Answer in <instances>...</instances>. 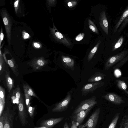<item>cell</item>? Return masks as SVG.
<instances>
[{
  "label": "cell",
  "mask_w": 128,
  "mask_h": 128,
  "mask_svg": "<svg viewBox=\"0 0 128 128\" xmlns=\"http://www.w3.org/2000/svg\"><path fill=\"white\" fill-rule=\"evenodd\" d=\"M104 84V82L99 81L86 84L82 88V95L86 96L89 93H93L97 88L101 87Z\"/></svg>",
  "instance_id": "ba28073f"
},
{
  "label": "cell",
  "mask_w": 128,
  "mask_h": 128,
  "mask_svg": "<svg viewBox=\"0 0 128 128\" xmlns=\"http://www.w3.org/2000/svg\"><path fill=\"white\" fill-rule=\"evenodd\" d=\"M72 94L71 91L68 92L63 100L55 104L52 111L55 112H59L66 110L71 100Z\"/></svg>",
  "instance_id": "3957f363"
},
{
  "label": "cell",
  "mask_w": 128,
  "mask_h": 128,
  "mask_svg": "<svg viewBox=\"0 0 128 128\" xmlns=\"http://www.w3.org/2000/svg\"><path fill=\"white\" fill-rule=\"evenodd\" d=\"M34 128H49L46 127L44 126H41L40 127H35Z\"/></svg>",
  "instance_id": "b9f144b4"
},
{
  "label": "cell",
  "mask_w": 128,
  "mask_h": 128,
  "mask_svg": "<svg viewBox=\"0 0 128 128\" xmlns=\"http://www.w3.org/2000/svg\"><path fill=\"white\" fill-rule=\"evenodd\" d=\"M12 94L19 102L20 98L22 96L20 89L19 86H18L13 90Z\"/></svg>",
  "instance_id": "603a6c76"
},
{
  "label": "cell",
  "mask_w": 128,
  "mask_h": 128,
  "mask_svg": "<svg viewBox=\"0 0 128 128\" xmlns=\"http://www.w3.org/2000/svg\"><path fill=\"white\" fill-rule=\"evenodd\" d=\"M96 98V96H93L90 98L82 101L74 110L72 116L82 111L85 110L91 107L94 106L97 103Z\"/></svg>",
  "instance_id": "7a4b0ae2"
},
{
  "label": "cell",
  "mask_w": 128,
  "mask_h": 128,
  "mask_svg": "<svg viewBox=\"0 0 128 128\" xmlns=\"http://www.w3.org/2000/svg\"><path fill=\"white\" fill-rule=\"evenodd\" d=\"M20 1L19 0H17L14 3V6L15 12L16 13H17L18 12L19 7V4Z\"/></svg>",
  "instance_id": "836d02e7"
},
{
  "label": "cell",
  "mask_w": 128,
  "mask_h": 128,
  "mask_svg": "<svg viewBox=\"0 0 128 128\" xmlns=\"http://www.w3.org/2000/svg\"><path fill=\"white\" fill-rule=\"evenodd\" d=\"M27 114L25 102L22 96L18 103V116L22 125L24 126L27 122Z\"/></svg>",
  "instance_id": "5b68a950"
},
{
  "label": "cell",
  "mask_w": 128,
  "mask_h": 128,
  "mask_svg": "<svg viewBox=\"0 0 128 128\" xmlns=\"http://www.w3.org/2000/svg\"><path fill=\"white\" fill-rule=\"evenodd\" d=\"M5 90L1 86H0V116L3 113L5 104Z\"/></svg>",
  "instance_id": "9a60e30c"
},
{
  "label": "cell",
  "mask_w": 128,
  "mask_h": 128,
  "mask_svg": "<svg viewBox=\"0 0 128 128\" xmlns=\"http://www.w3.org/2000/svg\"><path fill=\"white\" fill-rule=\"evenodd\" d=\"M128 53L127 51H123L110 58L108 60L105 64V70H109L113 65L121 61L125 58Z\"/></svg>",
  "instance_id": "8992f818"
},
{
  "label": "cell",
  "mask_w": 128,
  "mask_h": 128,
  "mask_svg": "<svg viewBox=\"0 0 128 128\" xmlns=\"http://www.w3.org/2000/svg\"><path fill=\"white\" fill-rule=\"evenodd\" d=\"M64 118V117H62L52 118L44 120L41 122L40 126H45L49 128H52L55 125L62 121Z\"/></svg>",
  "instance_id": "7c38bea8"
},
{
  "label": "cell",
  "mask_w": 128,
  "mask_h": 128,
  "mask_svg": "<svg viewBox=\"0 0 128 128\" xmlns=\"http://www.w3.org/2000/svg\"><path fill=\"white\" fill-rule=\"evenodd\" d=\"M84 34L81 33L78 34L76 37V40L77 41H80L82 40L84 36Z\"/></svg>",
  "instance_id": "8d00e7d4"
},
{
  "label": "cell",
  "mask_w": 128,
  "mask_h": 128,
  "mask_svg": "<svg viewBox=\"0 0 128 128\" xmlns=\"http://www.w3.org/2000/svg\"><path fill=\"white\" fill-rule=\"evenodd\" d=\"M102 97L108 101L115 104H120L124 103L122 98L115 94L110 93L103 96Z\"/></svg>",
  "instance_id": "30bf717a"
},
{
  "label": "cell",
  "mask_w": 128,
  "mask_h": 128,
  "mask_svg": "<svg viewBox=\"0 0 128 128\" xmlns=\"http://www.w3.org/2000/svg\"><path fill=\"white\" fill-rule=\"evenodd\" d=\"M124 40L123 36H121L112 48V51H114L120 48Z\"/></svg>",
  "instance_id": "83f0119b"
},
{
  "label": "cell",
  "mask_w": 128,
  "mask_h": 128,
  "mask_svg": "<svg viewBox=\"0 0 128 128\" xmlns=\"http://www.w3.org/2000/svg\"><path fill=\"white\" fill-rule=\"evenodd\" d=\"M63 128H69L67 122H66L64 125Z\"/></svg>",
  "instance_id": "ab89813d"
},
{
  "label": "cell",
  "mask_w": 128,
  "mask_h": 128,
  "mask_svg": "<svg viewBox=\"0 0 128 128\" xmlns=\"http://www.w3.org/2000/svg\"><path fill=\"white\" fill-rule=\"evenodd\" d=\"M76 122L74 120H72L71 128H78Z\"/></svg>",
  "instance_id": "f35d334b"
},
{
  "label": "cell",
  "mask_w": 128,
  "mask_h": 128,
  "mask_svg": "<svg viewBox=\"0 0 128 128\" xmlns=\"http://www.w3.org/2000/svg\"><path fill=\"white\" fill-rule=\"evenodd\" d=\"M22 87L24 93H26L31 96L38 98L32 88L27 84H23Z\"/></svg>",
  "instance_id": "ffe728a7"
},
{
  "label": "cell",
  "mask_w": 128,
  "mask_h": 128,
  "mask_svg": "<svg viewBox=\"0 0 128 128\" xmlns=\"http://www.w3.org/2000/svg\"><path fill=\"white\" fill-rule=\"evenodd\" d=\"M62 62L64 66L67 68L73 69L74 67V61L69 57L62 56Z\"/></svg>",
  "instance_id": "e0dca14e"
},
{
  "label": "cell",
  "mask_w": 128,
  "mask_h": 128,
  "mask_svg": "<svg viewBox=\"0 0 128 128\" xmlns=\"http://www.w3.org/2000/svg\"><path fill=\"white\" fill-rule=\"evenodd\" d=\"M4 60L3 55L2 54L1 49H0V75L4 71Z\"/></svg>",
  "instance_id": "484cf974"
},
{
  "label": "cell",
  "mask_w": 128,
  "mask_h": 128,
  "mask_svg": "<svg viewBox=\"0 0 128 128\" xmlns=\"http://www.w3.org/2000/svg\"><path fill=\"white\" fill-rule=\"evenodd\" d=\"M100 112V108H97L92 114L86 123L79 126V128H96Z\"/></svg>",
  "instance_id": "277c9868"
},
{
  "label": "cell",
  "mask_w": 128,
  "mask_h": 128,
  "mask_svg": "<svg viewBox=\"0 0 128 128\" xmlns=\"http://www.w3.org/2000/svg\"><path fill=\"white\" fill-rule=\"evenodd\" d=\"M120 114L117 113L114 116L108 128H115L120 116Z\"/></svg>",
  "instance_id": "cb8c5ba5"
},
{
  "label": "cell",
  "mask_w": 128,
  "mask_h": 128,
  "mask_svg": "<svg viewBox=\"0 0 128 128\" xmlns=\"http://www.w3.org/2000/svg\"><path fill=\"white\" fill-rule=\"evenodd\" d=\"M3 55L5 62L9 66L14 74L16 75V64L14 59L12 58L8 60L6 58L5 54H3Z\"/></svg>",
  "instance_id": "44dd1931"
},
{
  "label": "cell",
  "mask_w": 128,
  "mask_h": 128,
  "mask_svg": "<svg viewBox=\"0 0 128 128\" xmlns=\"http://www.w3.org/2000/svg\"><path fill=\"white\" fill-rule=\"evenodd\" d=\"M54 26L53 28H50V30L54 37L56 40L60 41L66 45H69V43L64 37L60 32H58L55 27Z\"/></svg>",
  "instance_id": "4fadbf2b"
},
{
  "label": "cell",
  "mask_w": 128,
  "mask_h": 128,
  "mask_svg": "<svg viewBox=\"0 0 128 128\" xmlns=\"http://www.w3.org/2000/svg\"><path fill=\"white\" fill-rule=\"evenodd\" d=\"M4 116V121L3 128H13V121L15 114L14 112L10 110L8 107L3 112Z\"/></svg>",
  "instance_id": "52a82bcc"
},
{
  "label": "cell",
  "mask_w": 128,
  "mask_h": 128,
  "mask_svg": "<svg viewBox=\"0 0 128 128\" xmlns=\"http://www.w3.org/2000/svg\"><path fill=\"white\" fill-rule=\"evenodd\" d=\"M22 36L24 39H28L30 37L29 34L24 31H23L22 32Z\"/></svg>",
  "instance_id": "e575fe53"
},
{
  "label": "cell",
  "mask_w": 128,
  "mask_h": 128,
  "mask_svg": "<svg viewBox=\"0 0 128 128\" xmlns=\"http://www.w3.org/2000/svg\"><path fill=\"white\" fill-rule=\"evenodd\" d=\"M128 16V6L124 10L119 21L116 25L114 29V34L116 32L121 24L122 23L123 21L127 18Z\"/></svg>",
  "instance_id": "d6986e66"
},
{
  "label": "cell",
  "mask_w": 128,
  "mask_h": 128,
  "mask_svg": "<svg viewBox=\"0 0 128 128\" xmlns=\"http://www.w3.org/2000/svg\"><path fill=\"white\" fill-rule=\"evenodd\" d=\"M128 23V16L127 18L124 20L120 27L118 30V32H120L124 28L125 26Z\"/></svg>",
  "instance_id": "4dcf8cb0"
},
{
  "label": "cell",
  "mask_w": 128,
  "mask_h": 128,
  "mask_svg": "<svg viewBox=\"0 0 128 128\" xmlns=\"http://www.w3.org/2000/svg\"><path fill=\"white\" fill-rule=\"evenodd\" d=\"M93 107H91L85 110L82 111L72 116V120L76 122L78 126H80L82 122Z\"/></svg>",
  "instance_id": "9c48e42d"
},
{
  "label": "cell",
  "mask_w": 128,
  "mask_h": 128,
  "mask_svg": "<svg viewBox=\"0 0 128 128\" xmlns=\"http://www.w3.org/2000/svg\"><path fill=\"white\" fill-rule=\"evenodd\" d=\"M116 83L118 88L128 94V91L127 90V86L125 82L123 80H117Z\"/></svg>",
  "instance_id": "7402d4cb"
},
{
  "label": "cell",
  "mask_w": 128,
  "mask_h": 128,
  "mask_svg": "<svg viewBox=\"0 0 128 128\" xmlns=\"http://www.w3.org/2000/svg\"><path fill=\"white\" fill-rule=\"evenodd\" d=\"M47 61L45 60L44 58L41 57L32 60L30 62V66L34 70H38L46 65L48 63Z\"/></svg>",
  "instance_id": "8fae6325"
},
{
  "label": "cell",
  "mask_w": 128,
  "mask_h": 128,
  "mask_svg": "<svg viewBox=\"0 0 128 128\" xmlns=\"http://www.w3.org/2000/svg\"><path fill=\"white\" fill-rule=\"evenodd\" d=\"M100 24L101 26L105 33L108 35V23L104 11L101 13L100 18Z\"/></svg>",
  "instance_id": "5bb4252c"
},
{
  "label": "cell",
  "mask_w": 128,
  "mask_h": 128,
  "mask_svg": "<svg viewBox=\"0 0 128 128\" xmlns=\"http://www.w3.org/2000/svg\"><path fill=\"white\" fill-rule=\"evenodd\" d=\"M4 121V116L2 114L0 117V128H3Z\"/></svg>",
  "instance_id": "d6a6232c"
},
{
  "label": "cell",
  "mask_w": 128,
  "mask_h": 128,
  "mask_svg": "<svg viewBox=\"0 0 128 128\" xmlns=\"http://www.w3.org/2000/svg\"><path fill=\"white\" fill-rule=\"evenodd\" d=\"M4 37V35L3 33V31L2 28H1L0 32V49L1 48V43L3 40Z\"/></svg>",
  "instance_id": "d590c367"
},
{
  "label": "cell",
  "mask_w": 128,
  "mask_h": 128,
  "mask_svg": "<svg viewBox=\"0 0 128 128\" xmlns=\"http://www.w3.org/2000/svg\"><path fill=\"white\" fill-rule=\"evenodd\" d=\"M1 15L6 29L8 43L9 45L10 46L12 20L8 13L5 9H3L2 10Z\"/></svg>",
  "instance_id": "6da1fadb"
},
{
  "label": "cell",
  "mask_w": 128,
  "mask_h": 128,
  "mask_svg": "<svg viewBox=\"0 0 128 128\" xmlns=\"http://www.w3.org/2000/svg\"><path fill=\"white\" fill-rule=\"evenodd\" d=\"M88 23L90 28L93 32L98 34V30L93 22L89 20H88Z\"/></svg>",
  "instance_id": "f546056e"
},
{
  "label": "cell",
  "mask_w": 128,
  "mask_h": 128,
  "mask_svg": "<svg viewBox=\"0 0 128 128\" xmlns=\"http://www.w3.org/2000/svg\"><path fill=\"white\" fill-rule=\"evenodd\" d=\"M27 109L30 116L31 118L32 117L34 114L35 108L31 106L30 105Z\"/></svg>",
  "instance_id": "1f68e13d"
},
{
  "label": "cell",
  "mask_w": 128,
  "mask_h": 128,
  "mask_svg": "<svg viewBox=\"0 0 128 128\" xmlns=\"http://www.w3.org/2000/svg\"><path fill=\"white\" fill-rule=\"evenodd\" d=\"M25 98V102L27 108L30 106V101L32 99L31 96L26 93H24Z\"/></svg>",
  "instance_id": "f1b7e54d"
},
{
  "label": "cell",
  "mask_w": 128,
  "mask_h": 128,
  "mask_svg": "<svg viewBox=\"0 0 128 128\" xmlns=\"http://www.w3.org/2000/svg\"><path fill=\"white\" fill-rule=\"evenodd\" d=\"M68 5L69 7H71L73 5L71 2H69L68 3Z\"/></svg>",
  "instance_id": "60d3db41"
},
{
  "label": "cell",
  "mask_w": 128,
  "mask_h": 128,
  "mask_svg": "<svg viewBox=\"0 0 128 128\" xmlns=\"http://www.w3.org/2000/svg\"><path fill=\"white\" fill-rule=\"evenodd\" d=\"M105 76V74L103 73L99 72H96L88 79V81L89 82H99L104 78Z\"/></svg>",
  "instance_id": "2e32d148"
},
{
  "label": "cell",
  "mask_w": 128,
  "mask_h": 128,
  "mask_svg": "<svg viewBox=\"0 0 128 128\" xmlns=\"http://www.w3.org/2000/svg\"><path fill=\"white\" fill-rule=\"evenodd\" d=\"M5 78L7 87L8 92L9 93L14 87V81L11 78L9 73L7 71L5 74Z\"/></svg>",
  "instance_id": "ac0fdd59"
},
{
  "label": "cell",
  "mask_w": 128,
  "mask_h": 128,
  "mask_svg": "<svg viewBox=\"0 0 128 128\" xmlns=\"http://www.w3.org/2000/svg\"><path fill=\"white\" fill-rule=\"evenodd\" d=\"M99 44H97L91 50L88 57V62L90 61L92 59L96 52L97 50Z\"/></svg>",
  "instance_id": "4316f807"
},
{
  "label": "cell",
  "mask_w": 128,
  "mask_h": 128,
  "mask_svg": "<svg viewBox=\"0 0 128 128\" xmlns=\"http://www.w3.org/2000/svg\"><path fill=\"white\" fill-rule=\"evenodd\" d=\"M118 128H128V116L125 115L120 124Z\"/></svg>",
  "instance_id": "d4e9b609"
},
{
  "label": "cell",
  "mask_w": 128,
  "mask_h": 128,
  "mask_svg": "<svg viewBox=\"0 0 128 128\" xmlns=\"http://www.w3.org/2000/svg\"><path fill=\"white\" fill-rule=\"evenodd\" d=\"M33 45L35 48H39L41 47L40 44L37 42H34L33 43Z\"/></svg>",
  "instance_id": "74e56055"
}]
</instances>
